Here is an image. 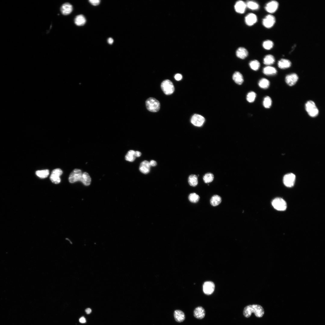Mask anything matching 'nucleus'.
I'll list each match as a JSON object with an SVG mask.
<instances>
[{
  "mask_svg": "<svg viewBox=\"0 0 325 325\" xmlns=\"http://www.w3.org/2000/svg\"><path fill=\"white\" fill-rule=\"evenodd\" d=\"M174 317L175 320L178 322H181L185 319L184 313L181 311L177 310L174 312Z\"/></svg>",
  "mask_w": 325,
  "mask_h": 325,
  "instance_id": "20",
  "label": "nucleus"
},
{
  "mask_svg": "<svg viewBox=\"0 0 325 325\" xmlns=\"http://www.w3.org/2000/svg\"><path fill=\"white\" fill-rule=\"evenodd\" d=\"M135 151L133 150H130L125 155V159L128 161H133L136 158L135 156Z\"/></svg>",
  "mask_w": 325,
  "mask_h": 325,
  "instance_id": "30",
  "label": "nucleus"
},
{
  "mask_svg": "<svg viewBox=\"0 0 325 325\" xmlns=\"http://www.w3.org/2000/svg\"><path fill=\"white\" fill-rule=\"evenodd\" d=\"M263 73L267 75H273L276 74L277 71L274 67L268 66L265 67L263 70Z\"/></svg>",
  "mask_w": 325,
  "mask_h": 325,
  "instance_id": "24",
  "label": "nucleus"
},
{
  "mask_svg": "<svg viewBox=\"0 0 325 325\" xmlns=\"http://www.w3.org/2000/svg\"><path fill=\"white\" fill-rule=\"evenodd\" d=\"M205 121V118L202 116L195 114L193 115L191 119V123L194 125L197 126H201Z\"/></svg>",
  "mask_w": 325,
  "mask_h": 325,
  "instance_id": "9",
  "label": "nucleus"
},
{
  "mask_svg": "<svg viewBox=\"0 0 325 325\" xmlns=\"http://www.w3.org/2000/svg\"><path fill=\"white\" fill-rule=\"evenodd\" d=\"M147 109L152 112H158L160 108L159 101L155 98H150L147 99L145 102Z\"/></svg>",
  "mask_w": 325,
  "mask_h": 325,
  "instance_id": "2",
  "label": "nucleus"
},
{
  "mask_svg": "<svg viewBox=\"0 0 325 325\" xmlns=\"http://www.w3.org/2000/svg\"><path fill=\"white\" fill-rule=\"evenodd\" d=\"M272 100L271 98L268 96L265 97L263 100V105L266 108H269L271 106Z\"/></svg>",
  "mask_w": 325,
  "mask_h": 325,
  "instance_id": "36",
  "label": "nucleus"
},
{
  "mask_svg": "<svg viewBox=\"0 0 325 325\" xmlns=\"http://www.w3.org/2000/svg\"><path fill=\"white\" fill-rule=\"evenodd\" d=\"M259 86L263 89L267 88L270 85L269 81L265 78H262L259 81L258 83Z\"/></svg>",
  "mask_w": 325,
  "mask_h": 325,
  "instance_id": "29",
  "label": "nucleus"
},
{
  "mask_svg": "<svg viewBox=\"0 0 325 325\" xmlns=\"http://www.w3.org/2000/svg\"><path fill=\"white\" fill-rule=\"evenodd\" d=\"M249 66L252 69L256 71L259 69L260 67V63L258 60H254L250 62Z\"/></svg>",
  "mask_w": 325,
  "mask_h": 325,
  "instance_id": "33",
  "label": "nucleus"
},
{
  "mask_svg": "<svg viewBox=\"0 0 325 325\" xmlns=\"http://www.w3.org/2000/svg\"><path fill=\"white\" fill-rule=\"evenodd\" d=\"M73 10V7L72 5L68 2L62 5L60 8L61 12L64 15H67L70 14Z\"/></svg>",
  "mask_w": 325,
  "mask_h": 325,
  "instance_id": "17",
  "label": "nucleus"
},
{
  "mask_svg": "<svg viewBox=\"0 0 325 325\" xmlns=\"http://www.w3.org/2000/svg\"><path fill=\"white\" fill-rule=\"evenodd\" d=\"M62 171L60 169H56L53 170L50 176V179L51 182L55 184H58L60 183V176L62 174Z\"/></svg>",
  "mask_w": 325,
  "mask_h": 325,
  "instance_id": "7",
  "label": "nucleus"
},
{
  "mask_svg": "<svg viewBox=\"0 0 325 325\" xmlns=\"http://www.w3.org/2000/svg\"><path fill=\"white\" fill-rule=\"evenodd\" d=\"M246 7V3L241 0L237 1L234 5L235 10L239 14L243 13Z\"/></svg>",
  "mask_w": 325,
  "mask_h": 325,
  "instance_id": "14",
  "label": "nucleus"
},
{
  "mask_svg": "<svg viewBox=\"0 0 325 325\" xmlns=\"http://www.w3.org/2000/svg\"><path fill=\"white\" fill-rule=\"evenodd\" d=\"M305 108L308 114L311 117H316L318 114V110L314 102L312 101H309L306 102Z\"/></svg>",
  "mask_w": 325,
  "mask_h": 325,
  "instance_id": "3",
  "label": "nucleus"
},
{
  "mask_svg": "<svg viewBox=\"0 0 325 325\" xmlns=\"http://www.w3.org/2000/svg\"><path fill=\"white\" fill-rule=\"evenodd\" d=\"M141 153L139 151H135V156H136V157H138L140 156H141Z\"/></svg>",
  "mask_w": 325,
  "mask_h": 325,
  "instance_id": "43",
  "label": "nucleus"
},
{
  "mask_svg": "<svg viewBox=\"0 0 325 325\" xmlns=\"http://www.w3.org/2000/svg\"><path fill=\"white\" fill-rule=\"evenodd\" d=\"M215 286L213 283L211 281H206L203 285V291L207 295L211 294L215 289Z\"/></svg>",
  "mask_w": 325,
  "mask_h": 325,
  "instance_id": "11",
  "label": "nucleus"
},
{
  "mask_svg": "<svg viewBox=\"0 0 325 325\" xmlns=\"http://www.w3.org/2000/svg\"><path fill=\"white\" fill-rule=\"evenodd\" d=\"M252 313H254L256 317L260 318L263 316L265 311L262 307L258 304L249 305L244 308L243 314L245 317H250Z\"/></svg>",
  "mask_w": 325,
  "mask_h": 325,
  "instance_id": "1",
  "label": "nucleus"
},
{
  "mask_svg": "<svg viewBox=\"0 0 325 325\" xmlns=\"http://www.w3.org/2000/svg\"><path fill=\"white\" fill-rule=\"evenodd\" d=\"M257 20V17L255 14L252 13H249L245 17V22L246 25L249 26H252L255 24Z\"/></svg>",
  "mask_w": 325,
  "mask_h": 325,
  "instance_id": "15",
  "label": "nucleus"
},
{
  "mask_svg": "<svg viewBox=\"0 0 325 325\" xmlns=\"http://www.w3.org/2000/svg\"><path fill=\"white\" fill-rule=\"evenodd\" d=\"M214 178V175L211 173H207L205 174L203 177V180L206 183H209L212 182Z\"/></svg>",
  "mask_w": 325,
  "mask_h": 325,
  "instance_id": "34",
  "label": "nucleus"
},
{
  "mask_svg": "<svg viewBox=\"0 0 325 325\" xmlns=\"http://www.w3.org/2000/svg\"><path fill=\"white\" fill-rule=\"evenodd\" d=\"M85 311L87 314H88L91 312V310L90 308H88L85 309Z\"/></svg>",
  "mask_w": 325,
  "mask_h": 325,
  "instance_id": "45",
  "label": "nucleus"
},
{
  "mask_svg": "<svg viewBox=\"0 0 325 325\" xmlns=\"http://www.w3.org/2000/svg\"><path fill=\"white\" fill-rule=\"evenodd\" d=\"M193 315L195 317L199 319H203L205 315L204 309L201 306H198L195 308L193 311Z\"/></svg>",
  "mask_w": 325,
  "mask_h": 325,
  "instance_id": "16",
  "label": "nucleus"
},
{
  "mask_svg": "<svg viewBox=\"0 0 325 325\" xmlns=\"http://www.w3.org/2000/svg\"><path fill=\"white\" fill-rule=\"evenodd\" d=\"M274 57L272 55H266L263 59V63L266 65H269L273 64L275 62Z\"/></svg>",
  "mask_w": 325,
  "mask_h": 325,
  "instance_id": "27",
  "label": "nucleus"
},
{
  "mask_svg": "<svg viewBox=\"0 0 325 325\" xmlns=\"http://www.w3.org/2000/svg\"><path fill=\"white\" fill-rule=\"evenodd\" d=\"M150 166L149 162L144 161L140 165L139 170L142 173L147 174L149 172Z\"/></svg>",
  "mask_w": 325,
  "mask_h": 325,
  "instance_id": "18",
  "label": "nucleus"
},
{
  "mask_svg": "<svg viewBox=\"0 0 325 325\" xmlns=\"http://www.w3.org/2000/svg\"><path fill=\"white\" fill-rule=\"evenodd\" d=\"M79 321L81 323H84L86 322V320L84 317H82L79 319Z\"/></svg>",
  "mask_w": 325,
  "mask_h": 325,
  "instance_id": "42",
  "label": "nucleus"
},
{
  "mask_svg": "<svg viewBox=\"0 0 325 325\" xmlns=\"http://www.w3.org/2000/svg\"><path fill=\"white\" fill-rule=\"evenodd\" d=\"M82 173L81 170L75 169L71 173L69 178V181L70 183H74L81 181Z\"/></svg>",
  "mask_w": 325,
  "mask_h": 325,
  "instance_id": "6",
  "label": "nucleus"
},
{
  "mask_svg": "<svg viewBox=\"0 0 325 325\" xmlns=\"http://www.w3.org/2000/svg\"><path fill=\"white\" fill-rule=\"evenodd\" d=\"M89 1L91 4L94 6L98 5L100 2L99 0H90Z\"/></svg>",
  "mask_w": 325,
  "mask_h": 325,
  "instance_id": "39",
  "label": "nucleus"
},
{
  "mask_svg": "<svg viewBox=\"0 0 325 325\" xmlns=\"http://www.w3.org/2000/svg\"><path fill=\"white\" fill-rule=\"evenodd\" d=\"M298 78V76L296 73H293L286 76L285 81L288 85L292 86L296 83Z\"/></svg>",
  "mask_w": 325,
  "mask_h": 325,
  "instance_id": "13",
  "label": "nucleus"
},
{
  "mask_svg": "<svg viewBox=\"0 0 325 325\" xmlns=\"http://www.w3.org/2000/svg\"><path fill=\"white\" fill-rule=\"evenodd\" d=\"M272 204L274 209L279 211H284L286 210L287 207L286 201L281 198H277L274 199L272 201Z\"/></svg>",
  "mask_w": 325,
  "mask_h": 325,
  "instance_id": "5",
  "label": "nucleus"
},
{
  "mask_svg": "<svg viewBox=\"0 0 325 325\" xmlns=\"http://www.w3.org/2000/svg\"><path fill=\"white\" fill-rule=\"evenodd\" d=\"M248 52L247 50L243 47L239 48L236 51L237 56L241 59L245 58L248 56Z\"/></svg>",
  "mask_w": 325,
  "mask_h": 325,
  "instance_id": "19",
  "label": "nucleus"
},
{
  "mask_svg": "<svg viewBox=\"0 0 325 325\" xmlns=\"http://www.w3.org/2000/svg\"><path fill=\"white\" fill-rule=\"evenodd\" d=\"M161 87L163 92L167 95L172 94L175 90L173 83L168 79L163 81L161 84Z\"/></svg>",
  "mask_w": 325,
  "mask_h": 325,
  "instance_id": "4",
  "label": "nucleus"
},
{
  "mask_svg": "<svg viewBox=\"0 0 325 325\" xmlns=\"http://www.w3.org/2000/svg\"><path fill=\"white\" fill-rule=\"evenodd\" d=\"M107 41H108V43H109L110 44H112L113 43V39L112 38H109L108 39Z\"/></svg>",
  "mask_w": 325,
  "mask_h": 325,
  "instance_id": "44",
  "label": "nucleus"
},
{
  "mask_svg": "<svg viewBox=\"0 0 325 325\" xmlns=\"http://www.w3.org/2000/svg\"><path fill=\"white\" fill-rule=\"evenodd\" d=\"M86 22L85 17L82 14L77 16L74 19L75 24L77 26H81L84 25Z\"/></svg>",
  "mask_w": 325,
  "mask_h": 325,
  "instance_id": "23",
  "label": "nucleus"
},
{
  "mask_svg": "<svg viewBox=\"0 0 325 325\" xmlns=\"http://www.w3.org/2000/svg\"><path fill=\"white\" fill-rule=\"evenodd\" d=\"M188 199L191 202L196 203L198 202L200 199L199 196L195 193H190L188 196Z\"/></svg>",
  "mask_w": 325,
  "mask_h": 325,
  "instance_id": "35",
  "label": "nucleus"
},
{
  "mask_svg": "<svg viewBox=\"0 0 325 325\" xmlns=\"http://www.w3.org/2000/svg\"><path fill=\"white\" fill-rule=\"evenodd\" d=\"M246 7L252 10H257L259 7L258 4L253 1H248L246 2Z\"/></svg>",
  "mask_w": 325,
  "mask_h": 325,
  "instance_id": "31",
  "label": "nucleus"
},
{
  "mask_svg": "<svg viewBox=\"0 0 325 325\" xmlns=\"http://www.w3.org/2000/svg\"><path fill=\"white\" fill-rule=\"evenodd\" d=\"M36 174L41 178H45L48 175L49 171L48 169L38 170L36 172Z\"/></svg>",
  "mask_w": 325,
  "mask_h": 325,
  "instance_id": "32",
  "label": "nucleus"
},
{
  "mask_svg": "<svg viewBox=\"0 0 325 325\" xmlns=\"http://www.w3.org/2000/svg\"><path fill=\"white\" fill-rule=\"evenodd\" d=\"M273 42L270 40L265 41L263 43V47L265 49L269 50L271 49L273 47Z\"/></svg>",
  "mask_w": 325,
  "mask_h": 325,
  "instance_id": "38",
  "label": "nucleus"
},
{
  "mask_svg": "<svg viewBox=\"0 0 325 325\" xmlns=\"http://www.w3.org/2000/svg\"><path fill=\"white\" fill-rule=\"evenodd\" d=\"M275 22V18L271 14L267 15L263 20L262 24L265 27L269 28L272 27Z\"/></svg>",
  "mask_w": 325,
  "mask_h": 325,
  "instance_id": "10",
  "label": "nucleus"
},
{
  "mask_svg": "<svg viewBox=\"0 0 325 325\" xmlns=\"http://www.w3.org/2000/svg\"><path fill=\"white\" fill-rule=\"evenodd\" d=\"M295 179L296 176L294 174L292 173L287 174L283 177V183L287 187H292L294 184Z\"/></svg>",
  "mask_w": 325,
  "mask_h": 325,
  "instance_id": "8",
  "label": "nucleus"
},
{
  "mask_svg": "<svg viewBox=\"0 0 325 325\" xmlns=\"http://www.w3.org/2000/svg\"><path fill=\"white\" fill-rule=\"evenodd\" d=\"M150 166H155L157 165V163L156 161L154 160H151L150 162Z\"/></svg>",
  "mask_w": 325,
  "mask_h": 325,
  "instance_id": "41",
  "label": "nucleus"
},
{
  "mask_svg": "<svg viewBox=\"0 0 325 325\" xmlns=\"http://www.w3.org/2000/svg\"><path fill=\"white\" fill-rule=\"evenodd\" d=\"M278 2L275 1H272L267 3L265 8L268 12L272 13L275 12L278 7Z\"/></svg>",
  "mask_w": 325,
  "mask_h": 325,
  "instance_id": "12",
  "label": "nucleus"
},
{
  "mask_svg": "<svg viewBox=\"0 0 325 325\" xmlns=\"http://www.w3.org/2000/svg\"><path fill=\"white\" fill-rule=\"evenodd\" d=\"M278 67L281 69H285L289 67L291 65V62L289 60L282 59L278 62Z\"/></svg>",
  "mask_w": 325,
  "mask_h": 325,
  "instance_id": "21",
  "label": "nucleus"
},
{
  "mask_svg": "<svg viewBox=\"0 0 325 325\" xmlns=\"http://www.w3.org/2000/svg\"><path fill=\"white\" fill-rule=\"evenodd\" d=\"M188 182L190 185L193 187L196 186L198 183L197 176L195 175H190L188 177Z\"/></svg>",
  "mask_w": 325,
  "mask_h": 325,
  "instance_id": "28",
  "label": "nucleus"
},
{
  "mask_svg": "<svg viewBox=\"0 0 325 325\" xmlns=\"http://www.w3.org/2000/svg\"><path fill=\"white\" fill-rule=\"evenodd\" d=\"M232 79L237 84L241 85L243 82V78L242 74L239 72L236 71L233 74Z\"/></svg>",
  "mask_w": 325,
  "mask_h": 325,
  "instance_id": "22",
  "label": "nucleus"
},
{
  "mask_svg": "<svg viewBox=\"0 0 325 325\" xmlns=\"http://www.w3.org/2000/svg\"><path fill=\"white\" fill-rule=\"evenodd\" d=\"M174 77L176 80L179 81L181 80L182 76L181 74L178 73L175 75Z\"/></svg>",
  "mask_w": 325,
  "mask_h": 325,
  "instance_id": "40",
  "label": "nucleus"
},
{
  "mask_svg": "<svg viewBox=\"0 0 325 325\" xmlns=\"http://www.w3.org/2000/svg\"><path fill=\"white\" fill-rule=\"evenodd\" d=\"M80 181L85 185L88 186L90 185L91 182V178L88 173L86 172L82 173Z\"/></svg>",
  "mask_w": 325,
  "mask_h": 325,
  "instance_id": "26",
  "label": "nucleus"
},
{
  "mask_svg": "<svg viewBox=\"0 0 325 325\" xmlns=\"http://www.w3.org/2000/svg\"><path fill=\"white\" fill-rule=\"evenodd\" d=\"M256 97V93L253 91L249 92L246 96V100L249 103L254 101Z\"/></svg>",
  "mask_w": 325,
  "mask_h": 325,
  "instance_id": "37",
  "label": "nucleus"
},
{
  "mask_svg": "<svg viewBox=\"0 0 325 325\" xmlns=\"http://www.w3.org/2000/svg\"><path fill=\"white\" fill-rule=\"evenodd\" d=\"M221 198L218 195H215L212 197L210 200V203L212 206H215L219 205L221 202Z\"/></svg>",
  "mask_w": 325,
  "mask_h": 325,
  "instance_id": "25",
  "label": "nucleus"
}]
</instances>
